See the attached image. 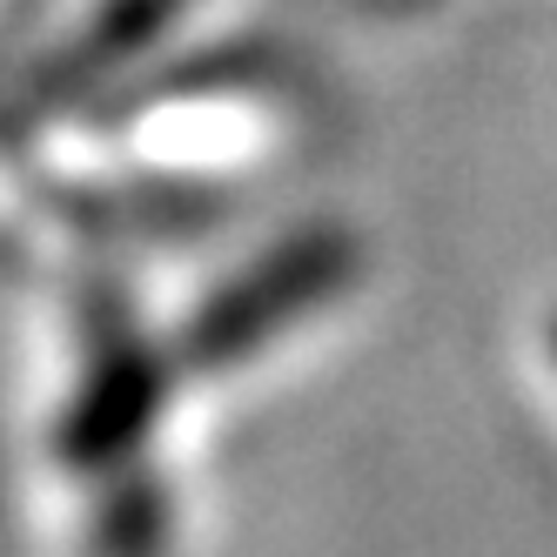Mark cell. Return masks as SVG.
Here are the masks:
<instances>
[{
  "label": "cell",
  "instance_id": "5",
  "mask_svg": "<svg viewBox=\"0 0 557 557\" xmlns=\"http://www.w3.org/2000/svg\"><path fill=\"white\" fill-rule=\"evenodd\" d=\"M550 356H557V315H550Z\"/></svg>",
  "mask_w": 557,
  "mask_h": 557
},
{
  "label": "cell",
  "instance_id": "2",
  "mask_svg": "<svg viewBox=\"0 0 557 557\" xmlns=\"http://www.w3.org/2000/svg\"><path fill=\"white\" fill-rule=\"evenodd\" d=\"M162 396H169V363L154 349H141L135 336H114L88 363L82 396L61 417V457L82 470H108V463L135 457Z\"/></svg>",
  "mask_w": 557,
  "mask_h": 557
},
{
  "label": "cell",
  "instance_id": "3",
  "mask_svg": "<svg viewBox=\"0 0 557 557\" xmlns=\"http://www.w3.org/2000/svg\"><path fill=\"white\" fill-rule=\"evenodd\" d=\"M162 531H169L162 497H154L148 484H135V491L114 497V510L101 517V550L108 557H154V550H162Z\"/></svg>",
  "mask_w": 557,
  "mask_h": 557
},
{
  "label": "cell",
  "instance_id": "4",
  "mask_svg": "<svg viewBox=\"0 0 557 557\" xmlns=\"http://www.w3.org/2000/svg\"><path fill=\"white\" fill-rule=\"evenodd\" d=\"M169 8H182V0H122V8L108 14V41H114V48L148 41V34L169 21Z\"/></svg>",
  "mask_w": 557,
  "mask_h": 557
},
{
  "label": "cell",
  "instance_id": "1",
  "mask_svg": "<svg viewBox=\"0 0 557 557\" xmlns=\"http://www.w3.org/2000/svg\"><path fill=\"white\" fill-rule=\"evenodd\" d=\"M356 275V235L349 228H302L289 243H275L262 262H249L228 289H215L202 309L188 315V330L175 343L182 370H228L275 343L289 323H302L309 309H323L330 296L349 289Z\"/></svg>",
  "mask_w": 557,
  "mask_h": 557
}]
</instances>
